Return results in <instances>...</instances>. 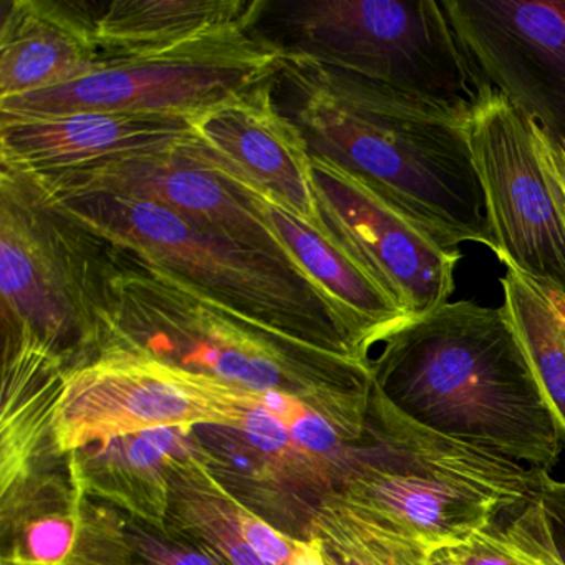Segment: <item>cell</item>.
I'll return each instance as SVG.
<instances>
[{
  "mask_svg": "<svg viewBox=\"0 0 565 565\" xmlns=\"http://www.w3.org/2000/svg\"><path fill=\"white\" fill-rule=\"evenodd\" d=\"M233 383L125 350L105 349L65 373L55 406L57 456L154 428H234Z\"/></svg>",
  "mask_w": 565,
  "mask_h": 565,
  "instance_id": "9c48e42d",
  "label": "cell"
},
{
  "mask_svg": "<svg viewBox=\"0 0 565 565\" xmlns=\"http://www.w3.org/2000/svg\"><path fill=\"white\" fill-rule=\"evenodd\" d=\"M125 565H226L213 552L177 532L160 531L137 519L127 522Z\"/></svg>",
  "mask_w": 565,
  "mask_h": 565,
  "instance_id": "4316f807",
  "label": "cell"
},
{
  "mask_svg": "<svg viewBox=\"0 0 565 565\" xmlns=\"http://www.w3.org/2000/svg\"><path fill=\"white\" fill-rule=\"evenodd\" d=\"M539 471L435 431L373 385L365 435L335 489L435 552L537 494Z\"/></svg>",
  "mask_w": 565,
  "mask_h": 565,
  "instance_id": "5b68a950",
  "label": "cell"
},
{
  "mask_svg": "<svg viewBox=\"0 0 565 565\" xmlns=\"http://www.w3.org/2000/svg\"><path fill=\"white\" fill-rule=\"evenodd\" d=\"M504 309L535 379L557 419L565 446V317L548 294L508 267L501 280Z\"/></svg>",
  "mask_w": 565,
  "mask_h": 565,
  "instance_id": "cb8c5ba5",
  "label": "cell"
},
{
  "mask_svg": "<svg viewBox=\"0 0 565 565\" xmlns=\"http://www.w3.org/2000/svg\"><path fill=\"white\" fill-rule=\"evenodd\" d=\"M273 90L310 154L359 178L441 246L492 249L465 121L290 54L282 55Z\"/></svg>",
  "mask_w": 565,
  "mask_h": 565,
  "instance_id": "6da1fadb",
  "label": "cell"
},
{
  "mask_svg": "<svg viewBox=\"0 0 565 565\" xmlns=\"http://www.w3.org/2000/svg\"><path fill=\"white\" fill-rule=\"evenodd\" d=\"M282 55L279 45L257 31L158 57L111 62L74 84L0 100V124L84 111L194 118L273 81Z\"/></svg>",
  "mask_w": 565,
  "mask_h": 565,
  "instance_id": "ba28073f",
  "label": "cell"
},
{
  "mask_svg": "<svg viewBox=\"0 0 565 565\" xmlns=\"http://www.w3.org/2000/svg\"><path fill=\"white\" fill-rule=\"evenodd\" d=\"M193 459L214 465L196 428H154L68 452V476L75 488L107 502L128 518L168 531L171 476Z\"/></svg>",
  "mask_w": 565,
  "mask_h": 565,
  "instance_id": "2e32d148",
  "label": "cell"
},
{
  "mask_svg": "<svg viewBox=\"0 0 565 565\" xmlns=\"http://www.w3.org/2000/svg\"><path fill=\"white\" fill-rule=\"evenodd\" d=\"M263 0H117L95 14L107 64L231 41L257 32Z\"/></svg>",
  "mask_w": 565,
  "mask_h": 565,
  "instance_id": "ac0fdd59",
  "label": "cell"
},
{
  "mask_svg": "<svg viewBox=\"0 0 565 565\" xmlns=\"http://www.w3.org/2000/svg\"><path fill=\"white\" fill-rule=\"evenodd\" d=\"M4 326L34 333L68 370L98 355L110 246L49 204L22 174L0 173Z\"/></svg>",
  "mask_w": 565,
  "mask_h": 565,
  "instance_id": "52a82bcc",
  "label": "cell"
},
{
  "mask_svg": "<svg viewBox=\"0 0 565 565\" xmlns=\"http://www.w3.org/2000/svg\"><path fill=\"white\" fill-rule=\"evenodd\" d=\"M310 157L317 203L330 237L409 320L448 303L459 249L436 243L349 171Z\"/></svg>",
  "mask_w": 565,
  "mask_h": 565,
  "instance_id": "7c38bea8",
  "label": "cell"
},
{
  "mask_svg": "<svg viewBox=\"0 0 565 565\" xmlns=\"http://www.w3.org/2000/svg\"><path fill=\"white\" fill-rule=\"evenodd\" d=\"M2 498V565H64L74 551L84 494L54 472H35Z\"/></svg>",
  "mask_w": 565,
  "mask_h": 565,
  "instance_id": "44dd1931",
  "label": "cell"
},
{
  "mask_svg": "<svg viewBox=\"0 0 565 565\" xmlns=\"http://www.w3.org/2000/svg\"><path fill=\"white\" fill-rule=\"evenodd\" d=\"M6 352L0 412V494L35 472L49 456L55 406L67 362L22 327L4 326Z\"/></svg>",
  "mask_w": 565,
  "mask_h": 565,
  "instance_id": "d6986e66",
  "label": "cell"
},
{
  "mask_svg": "<svg viewBox=\"0 0 565 565\" xmlns=\"http://www.w3.org/2000/svg\"><path fill=\"white\" fill-rule=\"evenodd\" d=\"M284 54L382 85L468 124L492 94L435 0H303L267 6Z\"/></svg>",
  "mask_w": 565,
  "mask_h": 565,
  "instance_id": "8992f818",
  "label": "cell"
},
{
  "mask_svg": "<svg viewBox=\"0 0 565 565\" xmlns=\"http://www.w3.org/2000/svg\"><path fill=\"white\" fill-rule=\"evenodd\" d=\"M194 137L237 178L330 237L302 131L277 107L273 81L241 92L193 118Z\"/></svg>",
  "mask_w": 565,
  "mask_h": 565,
  "instance_id": "5bb4252c",
  "label": "cell"
},
{
  "mask_svg": "<svg viewBox=\"0 0 565 565\" xmlns=\"http://www.w3.org/2000/svg\"><path fill=\"white\" fill-rule=\"evenodd\" d=\"M105 61L95 14L55 0H11L0 28V100L74 84Z\"/></svg>",
  "mask_w": 565,
  "mask_h": 565,
  "instance_id": "e0dca14e",
  "label": "cell"
},
{
  "mask_svg": "<svg viewBox=\"0 0 565 565\" xmlns=\"http://www.w3.org/2000/svg\"><path fill=\"white\" fill-rule=\"evenodd\" d=\"M452 551L465 565H565L539 494Z\"/></svg>",
  "mask_w": 565,
  "mask_h": 565,
  "instance_id": "d4e9b609",
  "label": "cell"
},
{
  "mask_svg": "<svg viewBox=\"0 0 565 565\" xmlns=\"http://www.w3.org/2000/svg\"><path fill=\"white\" fill-rule=\"evenodd\" d=\"M128 515L84 495L74 551L64 565H125Z\"/></svg>",
  "mask_w": 565,
  "mask_h": 565,
  "instance_id": "484cf974",
  "label": "cell"
},
{
  "mask_svg": "<svg viewBox=\"0 0 565 565\" xmlns=\"http://www.w3.org/2000/svg\"><path fill=\"white\" fill-rule=\"evenodd\" d=\"M22 177L45 196L111 193L150 201L194 226L302 270L274 231L259 193L221 164L196 137L167 150Z\"/></svg>",
  "mask_w": 565,
  "mask_h": 565,
  "instance_id": "8fae6325",
  "label": "cell"
},
{
  "mask_svg": "<svg viewBox=\"0 0 565 565\" xmlns=\"http://www.w3.org/2000/svg\"><path fill=\"white\" fill-rule=\"evenodd\" d=\"M537 494L544 502L555 541L565 558V481L555 479L551 472L539 471Z\"/></svg>",
  "mask_w": 565,
  "mask_h": 565,
  "instance_id": "83f0119b",
  "label": "cell"
},
{
  "mask_svg": "<svg viewBox=\"0 0 565 565\" xmlns=\"http://www.w3.org/2000/svg\"><path fill=\"white\" fill-rule=\"evenodd\" d=\"M373 385L443 435L551 472L561 428L504 307L448 302L408 320L372 360Z\"/></svg>",
  "mask_w": 565,
  "mask_h": 565,
  "instance_id": "3957f363",
  "label": "cell"
},
{
  "mask_svg": "<svg viewBox=\"0 0 565 565\" xmlns=\"http://www.w3.org/2000/svg\"><path fill=\"white\" fill-rule=\"evenodd\" d=\"M193 137V117L84 111L0 124V158L6 170L45 174L167 150Z\"/></svg>",
  "mask_w": 565,
  "mask_h": 565,
  "instance_id": "9a60e30c",
  "label": "cell"
},
{
  "mask_svg": "<svg viewBox=\"0 0 565 565\" xmlns=\"http://www.w3.org/2000/svg\"><path fill=\"white\" fill-rule=\"evenodd\" d=\"M289 565H329L316 539H297L296 552Z\"/></svg>",
  "mask_w": 565,
  "mask_h": 565,
  "instance_id": "f546056e",
  "label": "cell"
},
{
  "mask_svg": "<svg viewBox=\"0 0 565 565\" xmlns=\"http://www.w3.org/2000/svg\"><path fill=\"white\" fill-rule=\"evenodd\" d=\"M38 193L105 243L183 280L233 312L372 365L326 292L284 260L194 226L150 201L111 193Z\"/></svg>",
  "mask_w": 565,
  "mask_h": 565,
  "instance_id": "277c9868",
  "label": "cell"
},
{
  "mask_svg": "<svg viewBox=\"0 0 565 565\" xmlns=\"http://www.w3.org/2000/svg\"><path fill=\"white\" fill-rule=\"evenodd\" d=\"M327 564H329V562H327ZM330 565V564H329Z\"/></svg>",
  "mask_w": 565,
  "mask_h": 565,
  "instance_id": "d6a6232c",
  "label": "cell"
},
{
  "mask_svg": "<svg viewBox=\"0 0 565 565\" xmlns=\"http://www.w3.org/2000/svg\"><path fill=\"white\" fill-rule=\"evenodd\" d=\"M428 565H465L452 548H438L429 557Z\"/></svg>",
  "mask_w": 565,
  "mask_h": 565,
  "instance_id": "4dcf8cb0",
  "label": "cell"
},
{
  "mask_svg": "<svg viewBox=\"0 0 565 565\" xmlns=\"http://www.w3.org/2000/svg\"><path fill=\"white\" fill-rule=\"evenodd\" d=\"M484 191L492 253L565 300V210L539 158L532 121L492 90L466 124Z\"/></svg>",
  "mask_w": 565,
  "mask_h": 565,
  "instance_id": "30bf717a",
  "label": "cell"
},
{
  "mask_svg": "<svg viewBox=\"0 0 565 565\" xmlns=\"http://www.w3.org/2000/svg\"><path fill=\"white\" fill-rule=\"evenodd\" d=\"M259 196L274 231L290 256L326 292L345 320L363 359L372 362L370 352L373 345L385 342L396 329L408 322V316L332 237L313 230L263 194Z\"/></svg>",
  "mask_w": 565,
  "mask_h": 565,
  "instance_id": "ffe728a7",
  "label": "cell"
},
{
  "mask_svg": "<svg viewBox=\"0 0 565 565\" xmlns=\"http://www.w3.org/2000/svg\"><path fill=\"white\" fill-rule=\"evenodd\" d=\"M476 74L539 130L565 141V0H445Z\"/></svg>",
  "mask_w": 565,
  "mask_h": 565,
  "instance_id": "4fadbf2b",
  "label": "cell"
},
{
  "mask_svg": "<svg viewBox=\"0 0 565 565\" xmlns=\"http://www.w3.org/2000/svg\"><path fill=\"white\" fill-rule=\"evenodd\" d=\"M552 299H554V297H552ZM554 302L557 303L558 309H561V312L564 313L565 317V300L554 299Z\"/></svg>",
  "mask_w": 565,
  "mask_h": 565,
  "instance_id": "1f68e13d",
  "label": "cell"
},
{
  "mask_svg": "<svg viewBox=\"0 0 565 565\" xmlns=\"http://www.w3.org/2000/svg\"><path fill=\"white\" fill-rule=\"evenodd\" d=\"M239 502L210 462H183L171 476L168 529L203 545L226 565H273L244 537Z\"/></svg>",
  "mask_w": 565,
  "mask_h": 565,
  "instance_id": "7402d4cb",
  "label": "cell"
},
{
  "mask_svg": "<svg viewBox=\"0 0 565 565\" xmlns=\"http://www.w3.org/2000/svg\"><path fill=\"white\" fill-rule=\"evenodd\" d=\"M110 259L98 352L125 350L254 392L290 393L343 431H362L372 365L253 322L117 247Z\"/></svg>",
  "mask_w": 565,
  "mask_h": 565,
  "instance_id": "7a4b0ae2",
  "label": "cell"
},
{
  "mask_svg": "<svg viewBox=\"0 0 565 565\" xmlns=\"http://www.w3.org/2000/svg\"><path fill=\"white\" fill-rule=\"evenodd\" d=\"M330 565H428L433 552L396 525L333 491L307 515Z\"/></svg>",
  "mask_w": 565,
  "mask_h": 565,
  "instance_id": "603a6c76",
  "label": "cell"
},
{
  "mask_svg": "<svg viewBox=\"0 0 565 565\" xmlns=\"http://www.w3.org/2000/svg\"><path fill=\"white\" fill-rule=\"evenodd\" d=\"M534 134L542 167L547 171L548 178L554 183L565 210V141L548 137L544 131L539 130L535 125Z\"/></svg>",
  "mask_w": 565,
  "mask_h": 565,
  "instance_id": "f1b7e54d",
  "label": "cell"
}]
</instances>
